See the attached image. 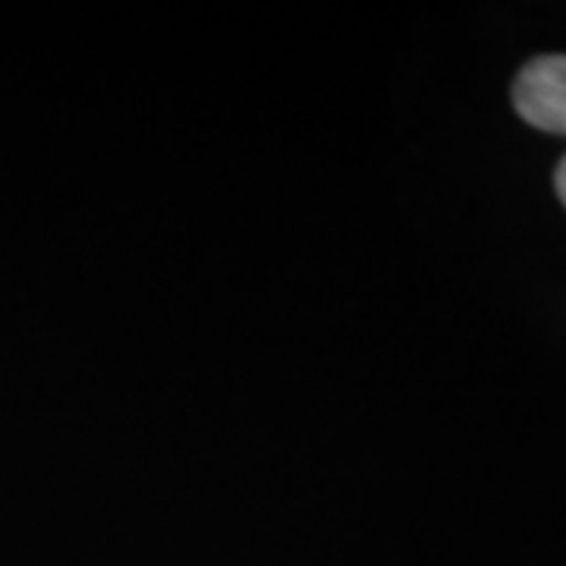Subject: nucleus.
<instances>
[{"label": "nucleus", "mask_w": 566, "mask_h": 566, "mask_svg": "<svg viewBox=\"0 0 566 566\" xmlns=\"http://www.w3.org/2000/svg\"><path fill=\"white\" fill-rule=\"evenodd\" d=\"M513 107L528 126L566 136V54L528 61L513 80Z\"/></svg>", "instance_id": "f257e3e1"}, {"label": "nucleus", "mask_w": 566, "mask_h": 566, "mask_svg": "<svg viewBox=\"0 0 566 566\" xmlns=\"http://www.w3.org/2000/svg\"><path fill=\"white\" fill-rule=\"evenodd\" d=\"M554 189H557V199H560L566 208V155L560 158V164H557V170H554Z\"/></svg>", "instance_id": "f03ea898"}]
</instances>
